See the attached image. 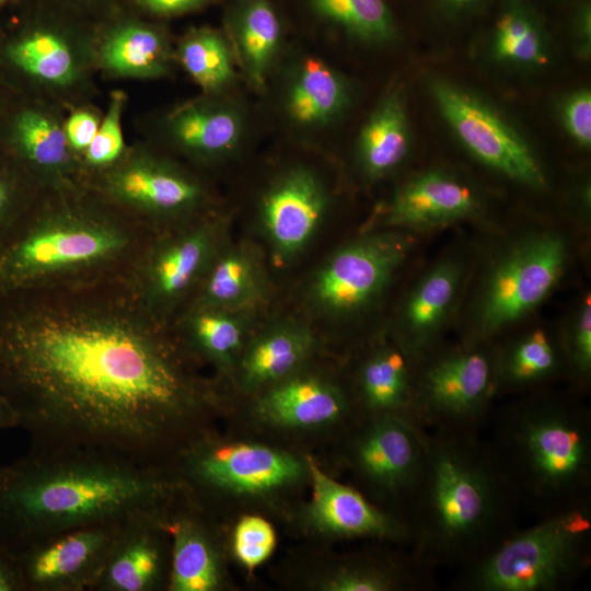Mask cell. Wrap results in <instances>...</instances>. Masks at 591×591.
Returning <instances> with one entry per match:
<instances>
[{
	"instance_id": "6da1fadb",
	"label": "cell",
	"mask_w": 591,
	"mask_h": 591,
	"mask_svg": "<svg viewBox=\"0 0 591 591\" xmlns=\"http://www.w3.org/2000/svg\"><path fill=\"white\" fill-rule=\"evenodd\" d=\"M19 294L0 324V394L31 448L170 470L204 433L210 384L129 277Z\"/></svg>"
},
{
	"instance_id": "7a4b0ae2",
	"label": "cell",
	"mask_w": 591,
	"mask_h": 591,
	"mask_svg": "<svg viewBox=\"0 0 591 591\" xmlns=\"http://www.w3.org/2000/svg\"><path fill=\"white\" fill-rule=\"evenodd\" d=\"M185 495L169 470L99 451L30 448L0 465V545L16 557L72 529L166 520Z\"/></svg>"
},
{
	"instance_id": "3957f363",
	"label": "cell",
	"mask_w": 591,
	"mask_h": 591,
	"mask_svg": "<svg viewBox=\"0 0 591 591\" xmlns=\"http://www.w3.org/2000/svg\"><path fill=\"white\" fill-rule=\"evenodd\" d=\"M46 192L0 252V289L20 293L129 277L157 232L83 186Z\"/></svg>"
},
{
	"instance_id": "277c9868",
	"label": "cell",
	"mask_w": 591,
	"mask_h": 591,
	"mask_svg": "<svg viewBox=\"0 0 591 591\" xmlns=\"http://www.w3.org/2000/svg\"><path fill=\"white\" fill-rule=\"evenodd\" d=\"M407 521L430 566L478 559L517 530L520 502L478 431L427 429Z\"/></svg>"
},
{
	"instance_id": "5b68a950",
	"label": "cell",
	"mask_w": 591,
	"mask_h": 591,
	"mask_svg": "<svg viewBox=\"0 0 591 591\" xmlns=\"http://www.w3.org/2000/svg\"><path fill=\"white\" fill-rule=\"evenodd\" d=\"M494 455L520 505L542 518L591 501V416L555 395H532L493 418Z\"/></svg>"
},
{
	"instance_id": "8992f818",
	"label": "cell",
	"mask_w": 591,
	"mask_h": 591,
	"mask_svg": "<svg viewBox=\"0 0 591 591\" xmlns=\"http://www.w3.org/2000/svg\"><path fill=\"white\" fill-rule=\"evenodd\" d=\"M591 563V501L515 530L463 567L453 583L462 591H561Z\"/></svg>"
},
{
	"instance_id": "52a82bcc",
	"label": "cell",
	"mask_w": 591,
	"mask_h": 591,
	"mask_svg": "<svg viewBox=\"0 0 591 591\" xmlns=\"http://www.w3.org/2000/svg\"><path fill=\"white\" fill-rule=\"evenodd\" d=\"M569 248L552 230L528 232L494 256L478 286L464 346L486 345L538 306L564 275Z\"/></svg>"
},
{
	"instance_id": "ba28073f",
	"label": "cell",
	"mask_w": 591,
	"mask_h": 591,
	"mask_svg": "<svg viewBox=\"0 0 591 591\" xmlns=\"http://www.w3.org/2000/svg\"><path fill=\"white\" fill-rule=\"evenodd\" d=\"M228 229V217L210 210L153 235L129 276L153 316L171 324L229 240Z\"/></svg>"
},
{
	"instance_id": "9c48e42d",
	"label": "cell",
	"mask_w": 591,
	"mask_h": 591,
	"mask_svg": "<svg viewBox=\"0 0 591 591\" xmlns=\"http://www.w3.org/2000/svg\"><path fill=\"white\" fill-rule=\"evenodd\" d=\"M90 173L95 177L84 182L88 189L154 232L210 211L204 183L164 157L135 152L123 155L106 169Z\"/></svg>"
},
{
	"instance_id": "30bf717a",
	"label": "cell",
	"mask_w": 591,
	"mask_h": 591,
	"mask_svg": "<svg viewBox=\"0 0 591 591\" xmlns=\"http://www.w3.org/2000/svg\"><path fill=\"white\" fill-rule=\"evenodd\" d=\"M497 393L494 350L464 346L413 364V412L425 429L479 431Z\"/></svg>"
},
{
	"instance_id": "8fae6325",
	"label": "cell",
	"mask_w": 591,
	"mask_h": 591,
	"mask_svg": "<svg viewBox=\"0 0 591 591\" xmlns=\"http://www.w3.org/2000/svg\"><path fill=\"white\" fill-rule=\"evenodd\" d=\"M413 239L399 230H367L334 251L308 289L320 314L350 318L371 309L407 258Z\"/></svg>"
},
{
	"instance_id": "7c38bea8",
	"label": "cell",
	"mask_w": 591,
	"mask_h": 591,
	"mask_svg": "<svg viewBox=\"0 0 591 591\" xmlns=\"http://www.w3.org/2000/svg\"><path fill=\"white\" fill-rule=\"evenodd\" d=\"M172 473L189 488L212 493L263 494L297 482L306 463L291 453L255 443H224L206 433L175 459Z\"/></svg>"
},
{
	"instance_id": "4fadbf2b",
	"label": "cell",
	"mask_w": 591,
	"mask_h": 591,
	"mask_svg": "<svg viewBox=\"0 0 591 591\" xmlns=\"http://www.w3.org/2000/svg\"><path fill=\"white\" fill-rule=\"evenodd\" d=\"M431 90L444 119L474 158L524 186L546 187V175L537 157L497 109L447 81H433Z\"/></svg>"
},
{
	"instance_id": "5bb4252c",
	"label": "cell",
	"mask_w": 591,
	"mask_h": 591,
	"mask_svg": "<svg viewBox=\"0 0 591 591\" xmlns=\"http://www.w3.org/2000/svg\"><path fill=\"white\" fill-rule=\"evenodd\" d=\"M329 201L324 181L306 165L292 164L270 179L259 196L256 218L277 265H287L305 250Z\"/></svg>"
},
{
	"instance_id": "9a60e30c",
	"label": "cell",
	"mask_w": 591,
	"mask_h": 591,
	"mask_svg": "<svg viewBox=\"0 0 591 591\" xmlns=\"http://www.w3.org/2000/svg\"><path fill=\"white\" fill-rule=\"evenodd\" d=\"M124 524L49 536L15 557L24 591H92Z\"/></svg>"
},
{
	"instance_id": "2e32d148",
	"label": "cell",
	"mask_w": 591,
	"mask_h": 591,
	"mask_svg": "<svg viewBox=\"0 0 591 591\" xmlns=\"http://www.w3.org/2000/svg\"><path fill=\"white\" fill-rule=\"evenodd\" d=\"M426 432L406 417L371 416L352 443L354 466L380 494L409 501L424 464Z\"/></svg>"
},
{
	"instance_id": "e0dca14e",
	"label": "cell",
	"mask_w": 591,
	"mask_h": 591,
	"mask_svg": "<svg viewBox=\"0 0 591 591\" xmlns=\"http://www.w3.org/2000/svg\"><path fill=\"white\" fill-rule=\"evenodd\" d=\"M12 101L0 119V150L44 189L82 186L65 130L39 108Z\"/></svg>"
},
{
	"instance_id": "ac0fdd59",
	"label": "cell",
	"mask_w": 591,
	"mask_h": 591,
	"mask_svg": "<svg viewBox=\"0 0 591 591\" xmlns=\"http://www.w3.org/2000/svg\"><path fill=\"white\" fill-rule=\"evenodd\" d=\"M480 208L464 181L440 169L427 170L395 189L368 230H431L473 218Z\"/></svg>"
},
{
	"instance_id": "d6986e66",
	"label": "cell",
	"mask_w": 591,
	"mask_h": 591,
	"mask_svg": "<svg viewBox=\"0 0 591 591\" xmlns=\"http://www.w3.org/2000/svg\"><path fill=\"white\" fill-rule=\"evenodd\" d=\"M464 260L436 263L405 297L397 317L396 345L412 366L431 352L455 309L465 277Z\"/></svg>"
},
{
	"instance_id": "ffe728a7",
	"label": "cell",
	"mask_w": 591,
	"mask_h": 591,
	"mask_svg": "<svg viewBox=\"0 0 591 591\" xmlns=\"http://www.w3.org/2000/svg\"><path fill=\"white\" fill-rule=\"evenodd\" d=\"M306 466L313 490L308 517L316 529L338 537H374L414 546V534L404 517L378 508L355 488L329 477L311 460Z\"/></svg>"
},
{
	"instance_id": "44dd1931",
	"label": "cell",
	"mask_w": 591,
	"mask_h": 591,
	"mask_svg": "<svg viewBox=\"0 0 591 591\" xmlns=\"http://www.w3.org/2000/svg\"><path fill=\"white\" fill-rule=\"evenodd\" d=\"M165 127L178 151L199 163H217L241 149L247 132V114L229 93L207 94L173 111Z\"/></svg>"
},
{
	"instance_id": "7402d4cb",
	"label": "cell",
	"mask_w": 591,
	"mask_h": 591,
	"mask_svg": "<svg viewBox=\"0 0 591 591\" xmlns=\"http://www.w3.org/2000/svg\"><path fill=\"white\" fill-rule=\"evenodd\" d=\"M282 73L279 108L287 124L301 131H318L348 111L352 92L348 80L322 58L301 55Z\"/></svg>"
},
{
	"instance_id": "603a6c76",
	"label": "cell",
	"mask_w": 591,
	"mask_h": 591,
	"mask_svg": "<svg viewBox=\"0 0 591 591\" xmlns=\"http://www.w3.org/2000/svg\"><path fill=\"white\" fill-rule=\"evenodd\" d=\"M164 523L140 519L124 524L92 591L166 589L171 543Z\"/></svg>"
},
{
	"instance_id": "cb8c5ba5",
	"label": "cell",
	"mask_w": 591,
	"mask_h": 591,
	"mask_svg": "<svg viewBox=\"0 0 591 591\" xmlns=\"http://www.w3.org/2000/svg\"><path fill=\"white\" fill-rule=\"evenodd\" d=\"M269 291L263 252L251 242L228 240L188 303L255 315Z\"/></svg>"
},
{
	"instance_id": "d4e9b609",
	"label": "cell",
	"mask_w": 591,
	"mask_h": 591,
	"mask_svg": "<svg viewBox=\"0 0 591 591\" xmlns=\"http://www.w3.org/2000/svg\"><path fill=\"white\" fill-rule=\"evenodd\" d=\"M258 416L283 428H314L343 420L350 412L344 391L328 379L297 372L263 390Z\"/></svg>"
},
{
	"instance_id": "484cf974",
	"label": "cell",
	"mask_w": 591,
	"mask_h": 591,
	"mask_svg": "<svg viewBox=\"0 0 591 591\" xmlns=\"http://www.w3.org/2000/svg\"><path fill=\"white\" fill-rule=\"evenodd\" d=\"M188 496L167 517L171 543L169 591H217L223 584L221 555L208 524L192 509Z\"/></svg>"
},
{
	"instance_id": "4316f807",
	"label": "cell",
	"mask_w": 591,
	"mask_h": 591,
	"mask_svg": "<svg viewBox=\"0 0 591 591\" xmlns=\"http://www.w3.org/2000/svg\"><path fill=\"white\" fill-rule=\"evenodd\" d=\"M315 338L303 322L282 320L248 338L235 367L240 387L259 392L300 371Z\"/></svg>"
},
{
	"instance_id": "83f0119b",
	"label": "cell",
	"mask_w": 591,
	"mask_h": 591,
	"mask_svg": "<svg viewBox=\"0 0 591 591\" xmlns=\"http://www.w3.org/2000/svg\"><path fill=\"white\" fill-rule=\"evenodd\" d=\"M239 72L247 85L263 92L278 66L283 33L269 0H235L228 19V34Z\"/></svg>"
},
{
	"instance_id": "f1b7e54d",
	"label": "cell",
	"mask_w": 591,
	"mask_h": 591,
	"mask_svg": "<svg viewBox=\"0 0 591 591\" xmlns=\"http://www.w3.org/2000/svg\"><path fill=\"white\" fill-rule=\"evenodd\" d=\"M253 317V314L188 303L171 325L197 361H208L227 373L239 362Z\"/></svg>"
},
{
	"instance_id": "f546056e",
	"label": "cell",
	"mask_w": 591,
	"mask_h": 591,
	"mask_svg": "<svg viewBox=\"0 0 591 591\" xmlns=\"http://www.w3.org/2000/svg\"><path fill=\"white\" fill-rule=\"evenodd\" d=\"M77 73L71 47L46 30L19 28L0 36V74L53 84H67Z\"/></svg>"
},
{
	"instance_id": "4dcf8cb0",
	"label": "cell",
	"mask_w": 591,
	"mask_h": 591,
	"mask_svg": "<svg viewBox=\"0 0 591 591\" xmlns=\"http://www.w3.org/2000/svg\"><path fill=\"white\" fill-rule=\"evenodd\" d=\"M410 148V132L403 93L387 92L362 125L356 159L363 175L376 181L396 170Z\"/></svg>"
},
{
	"instance_id": "1f68e13d",
	"label": "cell",
	"mask_w": 591,
	"mask_h": 591,
	"mask_svg": "<svg viewBox=\"0 0 591 591\" xmlns=\"http://www.w3.org/2000/svg\"><path fill=\"white\" fill-rule=\"evenodd\" d=\"M357 390L369 417L390 414L415 421L413 366L397 345L380 346L366 357L358 370Z\"/></svg>"
},
{
	"instance_id": "d6a6232c",
	"label": "cell",
	"mask_w": 591,
	"mask_h": 591,
	"mask_svg": "<svg viewBox=\"0 0 591 591\" xmlns=\"http://www.w3.org/2000/svg\"><path fill=\"white\" fill-rule=\"evenodd\" d=\"M497 393L541 385L567 370L563 346L542 328L494 350Z\"/></svg>"
},
{
	"instance_id": "836d02e7",
	"label": "cell",
	"mask_w": 591,
	"mask_h": 591,
	"mask_svg": "<svg viewBox=\"0 0 591 591\" xmlns=\"http://www.w3.org/2000/svg\"><path fill=\"white\" fill-rule=\"evenodd\" d=\"M100 57L103 66L117 76L157 78L167 72L171 50L159 31L128 24L107 36Z\"/></svg>"
},
{
	"instance_id": "e575fe53",
	"label": "cell",
	"mask_w": 591,
	"mask_h": 591,
	"mask_svg": "<svg viewBox=\"0 0 591 591\" xmlns=\"http://www.w3.org/2000/svg\"><path fill=\"white\" fill-rule=\"evenodd\" d=\"M177 57L189 77L206 94H223L233 90L239 69L227 35L209 28L187 33L177 48Z\"/></svg>"
},
{
	"instance_id": "d590c367",
	"label": "cell",
	"mask_w": 591,
	"mask_h": 591,
	"mask_svg": "<svg viewBox=\"0 0 591 591\" xmlns=\"http://www.w3.org/2000/svg\"><path fill=\"white\" fill-rule=\"evenodd\" d=\"M321 18L367 43L383 44L395 34L392 13L384 0H306Z\"/></svg>"
},
{
	"instance_id": "8d00e7d4",
	"label": "cell",
	"mask_w": 591,
	"mask_h": 591,
	"mask_svg": "<svg viewBox=\"0 0 591 591\" xmlns=\"http://www.w3.org/2000/svg\"><path fill=\"white\" fill-rule=\"evenodd\" d=\"M494 54L502 61L536 66L547 60L543 36L534 22L518 10L505 13L497 23Z\"/></svg>"
},
{
	"instance_id": "74e56055",
	"label": "cell",
	"mask_w": 591,
	"mask_h": 591,
	"mask_svg": "<svg viewBox=\"0 0 591 591\" xmlns=\"http://www.w3.org/2000/svg\"><path fill=\"white\" fill-rule=\"evenodd\" d=\"M124 101L121 93H116L112 97L95 137L84 151V163L89 173L106 169L123 157L125 146L121 130Z\"/></svg>"
},
{
	"instance_id": "f35d334b",
	"label": "cell",
	"mask_w": 591,
	"mask_h": 591,
	"mask_svg": "<svg viewBox=\"0 0 591 591\" xmlns=\"http://www.w3.org/2000/svg\"><path fill=\"white\" fill-rule=\"evenodd\" d=\"M567 370L583 384L591 374V301L584 296L573 312L561 343Z\"/></svg>"
},
{
	"instance_id": "ab89813d",
	"label": "cell",
	"mask_w": 591,
	"mask_h": 591,
	"mask_svg": "<svg viewBox=\"0 0 591 591\" xmlns=\"http://www.w3.org/2000/svg\"><path fill=\"white\" fill-rule=\"evenodd\" d=\"M276 544L277 536L273 525L262 517L244 515L235 525L234 556L248 570L267 560Z\"/></svg>"
},
{
	"instance_id": "60d3db41",
	"label": "cell",
	"mask_w": 591,
	"mask_h": 591,
	"mask_svg": "<svg viewBox=\"0 0 591 591\" xmlns=\"http://www.w3.org/2000/svg\"><path fill=\"white\" fill-rule=\"evenodd\" d=\"M564 127L569 136L580 146L591 144V93L587 89L568 95L560 111Z\"/></svg>"
},
{
	"instance_id": "b9f144b4",
	"label": "cell",
	"mask_w": 591,
	"mask_h": 591,
	"mask_svg": "<svg viewBox=\"0 0 591 591\" xmlns=\"http://www.w3.org/2000/svg\"><path fill=\"white\" fill-rule=\"evenodd\" d=\"M99 126V118L91 112H74L68 118L63 129L69 148L84 152L95 137Z\"/></svg>"
},
{
	"instance_id": "7bdbcfd3",
	"label": "cell",
	"mask_w": 591,
	"mask_h": 591,
	"mask_svg": "<svg viewBox=\"0 0 591 591\" xmlns=\"http://www.w3.org/2000/svg\"><path fill=\"white\" fill-rule=\"evenodd\" d=\"M208 0H135L141 8L162 15L187 12L199 8Z\"/></svg>"
},
{
	"instance_id": "ee69618b",
	"label": "cell",
	"mask_w": 591,
	"mask_h": 591,
	"mask_svg": "<svg viewBox=\"0 0 591 591\" xmlns=\"http://www.w3.org/2000/svg\"><path fill=\"white\" fill-rule=\"evenodd\" d=\"M0 591H24L15 557L0 545Z\"/></svg>"
},
{
	"instance_id": "f6af8a7d",
	"label": "cell",
	"mask_w": 591,
	"mask_h": 591,
	"mask_svg": "<svg viewBox=\"0 0 591 591\" xmlns=\"http://www.w3.org/2000/svg\"><path fill=\"white\" fill-rule=\"evenodd\" d=\"M19 200V187L14 177L0 167V221L5 220Z\"/></svg>"
},
{
	"instance_id": "bcb514c9",
	"label": "cell",
	"mask_w": 591,
	"mask_h": 591,
	"mask_svg": "<svg viewBox=\"0 0 591 591\" xmlns=\"http://www.w3.org/2000/svg\"><path fill=\"white\" fill-rule=\"evenodd\" d=\"M12 428H18L16 417L0 394V431Z\"/></svg>"
},
{
	"instance_id": "7dc6e473",
	"label": "cell",
	"mask_w": 591,
	"mask_h": 591,
	"mask_svg": "<svg viewBox=\"0 0 591 591\" xmlns=\"http://www.w3.org/2000/svg\"><path fill=\"white\" fill-rule=\"evenodd\" d=\"M10 83L0 74V119L13 99L8 94Z\"/></svg>"
},
{
	"instance_id": "c3c4849f",
	"label": "cell",
	"mask_w": 591,
	"mask_h": 591,
	"mask_svg": "<svg viewBox=\"0 0 591 591\" xmlns=\"http://www.w3.org/2000/svg\"><path fill=\"white\" fill-rule=\"evenodd\" d=\"M14 0H0V12L5 9Z\"/></svg>"
},
{
	"instance_id": "681fc988",
	"label": "cell",
	"mask_w": 591,
	"mask_h": 591,
	"mask_svg": "<svg viewBox=\"0 0 591 591\" xmlns=\"http://www.w3.org/2000/svg\"><path fill=\"white\" fill-rule=\"evenodd\" d=\"M452 1L459 2V3H464V2H470V1H472V0H452Z\"/></svg>"
}]
</instances>
